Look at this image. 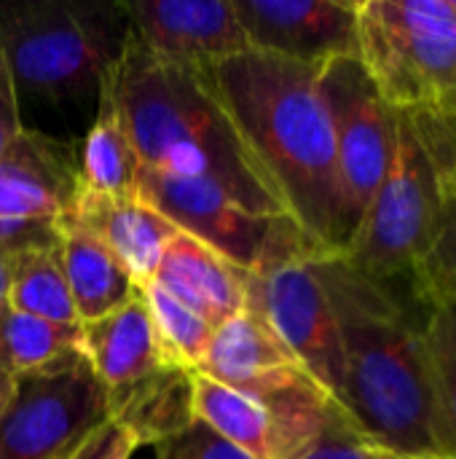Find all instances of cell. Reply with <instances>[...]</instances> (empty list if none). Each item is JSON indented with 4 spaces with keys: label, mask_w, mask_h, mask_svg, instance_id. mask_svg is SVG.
Returning <instances> with one entry per match:
<instances>
[{
    "label": "cell",
    "mask_w": 456,
    "mask_h": 459,
    "mask_svg": "<svg viewBox=\"0 0 456 459\" xmlns=\"http://www.w3.org/2000/svg\"><path fill=\"white\" fill-rule=\"evenodd\" d=\"M314 269L331 299L344 355V411L382 452L456 459L427 350L430 296L417 272L371 280L339 253Z\"/></svg>",
    "instance_id": "cell-1"
},
{
    "label": "cell",
    "mask_w": 456,
    "mask_h": 459,
    "mask_svg": "<svg viewBox=\"0 0 456 459\" xmlns=\"http://www.w3.org/2000/svg\"><path fill=\"white\" fill-rule=\"evenodd\" d=\"M207 73L288 218L339 253L336 140L320 67L247 48Z\"/></svg>",
    "instance_id": "cell-2"
},
{
    "label": "cell",
    "mask_w": 456,
    "mask_h": 459,
    "mask_svg": "<svg viewBox=\"0 0 456 459\" xmlns=\"http://www.w3.org/2000/svg\"><path fill=\"white\" fill-rule=\"evenodd\" d=\"M105 81L132 132L140 172L204 180L253 215H288L207 70L161 62L129 38Z\"/></svg>",
    "instance_id": "cell-3"
},
{
    "label": "cell",
    "mask_w": 456,
    "mask_h": 459,
    "mask_svg": "<svg viewBox=\"0 0 456 459\" xmlns=\"http://www.w3.org/2000/svg\"><path fill=\"white\" fill-rule=\"evenodd\" d=\"M126 40L121 0L0 3V54L19 94L67 102L99 91Z\"/></svg>",
    "instance_id": "cell-4"
},
{
    "label": "cell",
    "mask_w": 456,
    "mask_h": 459,
    "mask_svg": "<svg viewBox=\"0 0 456 459\" xmlns=\"http://www.w3.org/2000/svg\"><path fill=\"white\" fill-rule=\"evenodd\" d=\"M357 59L395 110H438L456 89L449 0H360Z\"/></svg>",
    "instance_id": "cell-5"
},
{
    "label": "cell",
    "mask_w": 456,
    "mask_h": 459,
    "mask_svg": "<svg viewBox=\"0 0 456 459\" xmlns=\"http://www.w3.org/2000/svg\"><path fill=\"white\" fill-rule=\"evenodd\" d=\"M446 202V178L419 137L411 116L395 110V151L390 169L352 239L339 253L371 280L414 274L433 247Z\"/></svg>",
    "instance_id": "cell-6"
},
{
    "label": "cell",
    "mask_w": 456,
    "mask_h": 459,
    "mask_svg": "<svg viewBox=\"0 0 456 459\" xmlns=\"http://www.w3.org/2000/svg\"><path fill=\"white\" fill-rule=\"evenodd\" d=\"M325 253L282 218L258 269L247 272V304L269 323L301 368L344 409V355L339 323L314 269Z\"/></svg>",
    "instance_id": "cell-7"
},
{
    "label": "cell",
    "mask_w": 456,
    "mask_h": 459,
    "mask_svg": "<svg viewBox=\"0 0 456 459\" xmlns=\"http://www.w3.org/2000/svg\"><path fill=\"white\" fill-rule=\"evenodd\" d=\"M320 89L336 140L341 196L339 253H344L390 169L395 151V108L384 102L357 56L325 62L320 67Z\"/></svg>",
    "instance_id": "cell-8"
},
{
    "label": "cell",
    "mask_w": 456,
    "mask_h": 459,
    "mask_svg": "<svg viewBox=\"0 0 456 459\" xmlns=\"http://www.w3.org/2000/svg\"><path fill=\"white\" fill-rule=\"evenodd\" d=\"M108 422V390L75 352L13 382L0 414V459H70Z\"/></svg>",
    "instance_id": "cell-9"
},
{
    "label": "cell",
    "mask_w": 456,
    "mask_h": 459,
    "mask_svg": "<svg viewBox=\"0 0 456 459\" xmlns=\"http://www.w3.org/2000/svg\"><path fill=\"white\" fill-rule=\"evenodd\" d=\"M137 196L159 210L177 231L204 242L245 272L258 269L280 221L288 218L253 215L204 180L161 172H140Z\"/></svg>",
    "instance_id": "cell-10"
},
{
    "label": "cell",
    "mask_w": 456,
    "mask_h": 459,
    "mask_svg": "<svg viewBox=\"0 0 456 459\" xmlns=\"http://www.w3.org/2000/svg\"><path fill=\"white\" fill-rule=\"evenodd\" d=\"M129 38L161 62L212 70L250 48L234 0H121Z\"/></svg>",
    "instance_id": "cell-11"
},
{
    "label": "cell",
    "mask_w": 456,
    "mask_h": 459,
    "mask_svg": "<svg viewBox=\"0 0 456 459\" xmlns=\"http://www.w3.org/2000/svg\"><path fill=\"white\" fill-rule=\"evenodd\" d=\"M250 48L323 67L357 56V3L347 0H234Z\"/></svg>",
    "instance_id": "cell-12"
},
{
    "label": "cell",
    "mask_w": 456,
    "mask_h": 459,
    "mask_svg": "<svg viewBox=\"0 0 456 459\" xmlns=\"http://www.w3.org/2000/svg\"><path fill=\"white\" fill-rule=\"evenodd\" d=\"M75 194V145L22 129L0 156V218L62 223Z\"/></svg>",
    "instance_id": "cell-13"
},
{
    "label": "cell",
    "mask_w": 456,
    "mask_h": 459,
    "mask_svg": "<svg viewBox=\"0 0 456 459\" xmlns=\"http://www.w3.org/2000/svg\"><path fill=\"white\" fill-rule=\"evenodd\" d=\"M62 226H75L97 237L129 269L137 288L153 280L167 245L177 234V229L140 196L113 199L81 191L62 218Z\"/></svg>",
    "instance_id": "cell-14"
},
{
    "label": "cell",
    "mask_w": 456,
    "mask_h": 459,
    "mask_svg": "<svg viewBox=\"0 0 456 459\" xmlns=\"http://www.w3.org/2000/svg\"><path fill=\"white\" fill-rule=\"evenodd\" d=\"M151 282L194 309L215 331L247 304V272L183 231L167 245Z\"/></svg>",
    "instance_id": "cell-15"
},
{
    "label": "cell",
    "mask_w": 456,
    "mask_h": 459,
    "mask_svg": "<svg viewBox=\"0 0 456 459\" xmlns=\"http://www.w3.org/2000/svg\"><path fill=\"white\" fill-rule=\"evenodd\" d=\"M81 344L94 377L108 393L175 366L159 339L142 296L108 317L83 323Z\"/></svg>",
    "instance_id": "cell-16"
},
{
    "label": "cell",
    "mask_w": 456,
    "mask_h": 459,
    "mask_svg": "<svg viewBox=\"0 0 456 459\" xmlns=\"http://www.w3.org/2000/svg\"><path fill=\"white\" fill-rule=\"evenodd\" d=\"M298 368L301 363L269 328V323L250 304H245L237 317L212 333L210 350L194 374L210 377L245 395H255Z\"/></svg>",
    "instance_id": "cell-17"
},
{
    "label": "cell",
    "mask_w": 456,
    "mask_h": 459,
    "mask_svg": "<svg viewBox=\"0 0 456 459\" xmlns=\"http://www.w3.org/2000/svg\"><path fill=\"white\" fill-rule=\"evenodd\" d=\"M110 422L124 430L132 444L159 446L196 422L194 371L169 366L140 382L108 393Z\"/></svg>",
    "instance_id": "cell-18"
},
{
    "label": "cell",
    "mask_w": 456,
    "mask_h": 459,
    "mask_svg": "<svg viewBox=\"0 0 456 459\" xmlns=\"http://www.w3.org/2000/svg\"><path fill=\"white\" fill-rule=\"evenodd\" d=\"M75 172H78L81 194L113 196V199L137 196V183H140L137 148L108 81H102L97 91V116L81 145H75Z\"/></svg>",
    "instance_id": "cell-19"
},
{
    "label": "cell",
    "mask_w": 456,
    "mask_h": 459,
    "mask_svg": "<svg viewBox=\"0 0 456 459\" xmlns=\"http://www.w3.org/2000/svg\"><path fill=\"white\" fill-rule=\"evenodd\" d=\"M59 261L81 325L108 317L140 296V288L129 269L83 229L62 226Z\"/></svg>",
    "instance_id": "cell-20"
},
{
    "label": "cell",
    "mask_w": 456,
    "mask_h": 459,
    "mask_svg": "<svg viewBox=\"0 0 456 459\" xmlns=\"http://www.w3.org/2000/svg\"><path fill=\"white\" fill-rule=\"evenodd\" d=\"M83 352L81 325H56L0 304V374L19 379Z\"/></svg>",
    "instance_id": "cell-21"
},
{
    "label": "cell",
    "mask_w": 456,
    "mask_h": 459,
    "mask_svg": "<svg viewBox=\"0 0 456 459\" xmlns=\"http://www.w3.org/2000/svg\"><path fill=\"white\" fill-rule=\"evenodd\" d=\"M194 411L196 422L207 425L231 446L253 459H269V417L255 398L194 374Z\"/></svg>",
    "instance_id": "cell-22"
},
{
    "label": "cell",
    "mask_w": 456,
    "mask_h": 459,
    "mask_svg": "<svg viewBox=\"0 0 456 459\" xmlns=\"http://www.w3.org/2000/svg\"><path fill=\"white\" fill-rule=\"evenodd\" d=\"M5 304L16 312H24L46 323L81 325L59 261V247L24 253L11 264Z\"/></svg>",
    "instance_id": "cell-23"
},
{
    "label": "cell",
    "mask_w": 456,
    "mask_h": 459,
    "mask_svg": "<svg viewBox=\"0 0 456 459\" xmlns=\"http://www.w3.org/2000/svg\"><path fill=\"white\" fill-rule=\"evenodd\" d=\"M140 296L153 317V325L159 331V339L169 360L185 371H199L210 350L215 328L204 317H199L194 309L180 304L175 296L161 290L156 282H148L145 288H140Z\"/></svg>",
    "instance_id": "cell-24"
},
{
    "label": "cell",
    "mask_w": 456,
    "mask_h": 459,
    "mask_svg": "<svg viewBox=\"0 0 456 459\" xmlns=\"http://www.w3.org/2000/svg\"><path fill=\"white\" fill-rule=\"evenodd\" d=\"M427 350L438 401L456 446V299H433L427 315Z\"/></svg>",
    "instance_id": "cell-25"
},
{
    "label": "cell",
    "mask_w": 456,
    "mask_h": 459,
    "mask_svg": "<svg viewBox=\"0 0 456 459\" xmlns=\"http://www.w3.org/2000/svg\"><path fill=\"white\" fill-rule=\"evenodd\" d=\"M417 277L430 299H456V188L449 180L443 221L433 247L417 266Z\"/></svg>",
    "instance_id": "cell-26"
},
{
    "label": "cell",
    "mask_w": 456,
    "mask_h": 459,
    "mask_svg": "<svg viewBox=\"0 0 456 459\" xmlns=\"http://www.w3.org/2000/svg\"><path fill=\"white\" fill-rule=\"evenodd\" d=\"M156 459H253L242 449L231 446L220 436H215L207 425L194 422L180 436L153 446Z\"/></svg>",
    "instance_id": "cell-27"
},
{
    "label": "cell",
    "mask_w": 456,
    "mask_h": 459,
    "mask_svg": "<svg viewBox=\"0 0 456 459\" xmlns=\"http://www.w3.org/2000/svg\"><path fill=\"white\" fill-rule=\"evenodd\" d=\"M62 226L51 221H11L0 218V261L13 264L32 250L59 247Z\"/></svg>",
    "instance_id": "cell-28"
},
{
    "label": "cell",
    "mask_w": 456,
    "mask_h": 459,
    "mask_svg": "<svg viewBox=\"0 0 456 459\" xmlns=\"http://www.w3.org/2000/svg\"><path fill=\"white\" fill-rule=\"evenodd\" d=\"M301 459H376V449L360 436L355 422H341Z\"/></svg>",
    "instance_id": "cell-29"
},
{
    "label": "cell",
    "mask_w": 456,
    "mask_h": 459,
    "mask_svg": "<svg viewBox=\"0 0 456 459\" xmlns=\"http://www.w3.org/2000/svg\"><path fill=\"white\" fill-rule=\"evenodd\" d=\"M134 452L137 446L132 444V438L113 422H108L97 433H91L70 459H132Z\"/></svg>",
    "instance_id": "cell-30"
},
{
    "label": "cell",
    "mask_w": 456,
    "mask_h": 459,
    "mask_svg": "<svg viewBox=\"0 0 456 459\" xmlns=\"http://www.w3.org/2000/svg\"><path fill=\"white\" fill-rule=\"evenodd\" d=\"M22 129H24V124L19 116V91L13 86L8 65L0 54V156L8 151V145L16 140V134Z\"/></svg>",
    "instance_id": "cell-31"
},
{
    "label": "cell",
    "mask_w": 456,
    "mask_h": 459,
    "mask_svg": "<svg viewBox=\"0 0 456 459\" xmlns=\"http://www.w3.org/2000/svg\"><path fill=\"white\" fill-rule=\"evenodd\" d=\"M11 393H13V379H8V377L0 374V414L5 409V403L11 401Z\"/></svg>",
    "instance_id": "cell-32"
},
{
    "label": "cell",
    "mask_w": 456,
    "mask_h": 459,
    "mask_svg": "<svg viewBox=\"0 0 456 459\" xmlns=\"http://www.w3.org/2000/svg\"><path fill=\"white\" fill-rule=\"evenodd\" d=\"M8 280H11V264H8V261H0V304L5 301V293H8Z\"/></svg>",
    "instance_id": "cell-33"
},
{
    "label": "cell",
    "mask_w": 456,
    "mask_h": 459,
    "mask_svg": "<svg viewBox=\"0 0 456 459\" xmlns=\"http://www.w3.org/2000/svg\"><path fill=\"white\" fill-rule=\"evenodd\" d=\"M376 459H446V457H409V455H392V452H382V449H376Z\"/></svg>",
    "instance_id": "cell-34"
},
{
    "label": "cell",
    "mask_w": 456,
    "mask_h": 459,
    "mask_svg": "<svg viewBox=\"0 0 456 459\" xmlns=\"http://www.w3.org/2000/svg\"><path fill=\"white\" fill-rule=\"evenodd\" d=\"M438 110H443V113H449V116H456V89L446 97V102H443Z\"/></svg>",
    "instance_id": "cell-35"
},
{
    "label": "cell",
    "mask_w": 456,
    "mask_h": 459,
    "mask_svg": "<svg viewBox=\"0 0 456 459\" xmlns=\"http://www.w3.org/2000/svg\"><path fill=\"white\" fill-rule=\"evenodd\" d=\"M449 183H452V186L456 188V172H454V175H449Z\"/></svg>",
    "instance_id": "cell-36"
},
{
    "label": "cell",
    "mask_w": 456,
    "mask_h": 459,
    "mask_svg": "<svg viewBox=\"0 0 456 459\" xmlns=\"http://www.w3.org/2000/svg\"><path fill=\"white\" fill-rule=\"evenodd\" d=\"M449 3H452V5H454V11H456V0H449Z\"/></svg>",
    "instance_id": "cell-37"
}]
</instances>
